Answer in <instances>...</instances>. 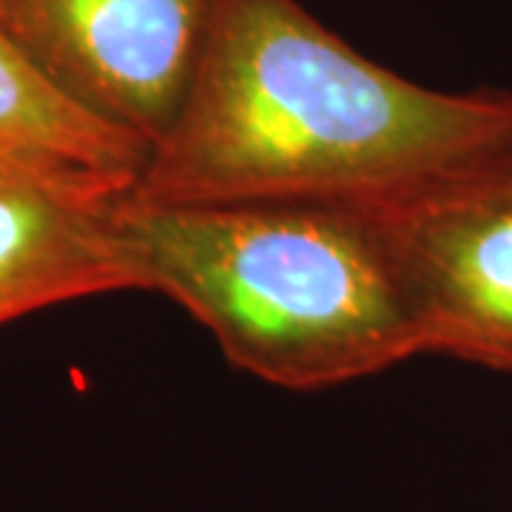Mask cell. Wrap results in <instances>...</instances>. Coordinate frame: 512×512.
Listing matches in <instances>:
<instances>
[{
	"instance_id": "277c9868",
	"label": "cell",
	"mask_w": 512,
	"mask_h": 512,
	"mask_svg": "<svg viewBox=\"0 0 512 512\" xmlns=\"http://www.w3.org/2000/svg\"><path fill=\"white\" fill-rule=\"evenodd\" d=\"M421 356L512 373V171L379 208Z\"/></svg>"
},
{
	"instance_id": "8992f818",
	"label": "cell",
	"mask_w": 512,
	"mask_h": 512,
	"mask_svg": "<svg viewBox=\"0 0 512 512\" xmlns=\"http://www.w3.org/2000/svg\"><path fill=\"white\" fill-rule=\"evenodd\" d=\"M151 148L55 89L0 32V163L106 197H126Z\"/></svg>"
},
{
	"instance_id": "ba28073f",
	"label": "cell",
	"mask_w": 512,
	"mask_h": 512,
	"mask_svg": "<svg viewBox=\"0 0 512 512\" xmlns=\"http://www.w3.org/2000/svg\"><path fill=\"white\" fill-rule=\"evenodd\" d=\"M510 171H512V165H510Z\"/></svg>"
},
{
	"instance_id": "52a82bcc",
	"label": "cell",
	"mask_w": 512,
	"mask_h": 512,
	"mask_svg": "<svg viewBox=\"0 0 512 512\" xmlns=\"http://www.w3.org/2000/svg\"><path fill=\"white\" fill-rule=\"evenodd\" d=\"M9 174H18V177H35V174H26V171H20V168H12V165L0 163V177H9ZM35 180H43V177H35ZM46 183H52V180H46Z\"/></svg>"
},
{
	"instance_id": "6da1fadb",
	"label": "cell",
	"mask_w": 512,
	"mask_h": 512,
	"mask_svg": "<svg viewBox=\"0 0 512 512\" xmlns=\"http://www.w3.org/2000/svg\"><path fill=\"white\" fill-rule=\"evenodd\" d=\"M512 165V92H439L299 0H217L183 111L131 197L393 208Z\"/></svg>"
},
{
	"instance_id": "3957f363",
	"label": "cell",
	"mask_w": 512,
	"mask_h": 512,
	"mask_svg": "<svg viewBox=\"0 0 512 512\" xmlns=\"http://www.w3.org/2000/svg\"><path fill=\"white\" fill-rule=\"evenodd\" d=\"M217 0H0V32L92 117L151 151L183 111Z\"/></svg>"
},
{
	"instance_id": "5b68a950",
	"label": "cell",
	"mask_w": 512,
	"mask_h": 512,
	"mask_svg": "<svg viewBox=\"0 0 512 512\" xmlns=\"http://www.w3.org/2000/svg\"><path fill=\"white\" fill-rule=\"evenodd\" d=\"M117 200L0 177V328L74 299L137 291L114 225Z\"/></svg>"
},
{
	"instance_id": "7a4b0ae2",
	"label": "cell",
	"mask_w": 512,
	"mask_h": 512,
	"mask_svg": "<svg viewBox=\"0 0 512 512\" xmlns=\"http://www.w3.org/2000/svg\"><path fill=\"white\" fill-rule=\"evenodd\" d=\"M114 225L140 293L194 316L228 362L288 390L421 356L379 211L330 202H148Z\"/></svg>"
}]
</instances>
